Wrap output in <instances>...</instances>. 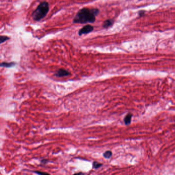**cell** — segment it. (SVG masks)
<instances>
[{
	"label": "cell",
	"mask_w": 175,
	"mask_h": 175,
	"mask_svg": "<svg viewBox=\"0 0 175 175\" xmlns=\"http://www.w3.org/2000/svg\"><path fill=\"white\" fill-rule=\"evenodd\" d=\"M113 24H114V21L112 20H106L104 22L103 24V27L104 28L107 29L111 27Z\"/></svg>",
	"instance_id": "cell-5"
},
{
	"label": "cell",
	"mask_w": 175,
	"mask_h": 175,
	"mask_svg": "<svg viewBox=\"0 0 175 175\" xmlns=\"http://www.w3.org/2000/svg\"><path fill=\"white\" fill-rule=\"evenodd\" d=\"M112 156V152L110 151H105L103 154L104 157L106 159H109Z\"/></svg>",
	"instance_id": "cell-8"
},
{
	"label": "cell",
	"mask_w": 175,
	"mask_h": 175,
	"mask_svg": "<svg viewBox=\"0 0 175 175\" xmlns=\"http://www.w3.org/2000/svg\"><path fill=\"white\" fill-rule=\"evenodd\" d=\"M99 13V10L97 8H83L78 11L73 19V23H93L96 21V16Z\"/></svg>",
	"instance_id": "cell-1"
},
{
	"label": "cell",
	"mask_w": 175,
	"mask_h": 175,
	"mask_svg": "<svg viewBox=\"0 0 175 175\" xmlns=\"http://www.w3.org/2000/svg\"><path fill=\"white\" fill-rule=\"evenodd\" d=\"M9 37H8L7 36H1L0 37V43L2 44L4 42H5L6 41L8 40H9Z\"/></svg>",
	"instance_id": "cell-9"
},
{
	"label": "cell",
	"mask_w": 175,
	"mask_h": 175,
	"mask_svg": "<svg viewBox=\"0 0 175 175\" xmlns=\"http://www.w3.org/2000/svg\"><path fill=\"white\" fill-rule=\"evenodd\" d=\"M94 28L93 26L88 24V25L84 26V27H83L82 28L80 29L79 31L78 34H79V36L88 34V33H90L93 32V30H94Z\"/></svg>",
	"instance_id": "cell-3"
},
{
	"label": "cell",
	"mask_w": 175,
	"mask_h": 175,
	"mask_svg": "<svg viewBox=\"0 0 175 175\" xmlns=\"http://www.w3.org/2000/svg\"><path fill=\"white\" fill-rule=\"evenodd\" d=\"M34 172L37 174H47L46 173L39 172Z\"/></svg>",
	"instance_id": "cell-12"
},
{
	"label": "cell",
	"mask_w": 175,
	"mask_h": 175,
	"mask_svg": "<svg viewBox=\"0 0 175 175\" xmlns=\"http://www.w3.org/2000/svg\"><path fill=\"white\" fill-rule=\"evenodd\" d=\"M145 11H140L139 12V15L140 17L143 16V15H145Z\"/></svg>",
	"instance_id": "cell-11"
},
{
	"label": "cell",
	"mask_w": 175,
	"mask_h": 175,
	"mask_svg": "<svg viewBox=\"0 0 175 175\" xmlns=\"http://www.w3.org/2000/svg\"><path fill=\"white\" fill-rule=\"evenodd\" d=\"M15 63H14V62H11V63L2 62L1 64V67H4V68H11L12 66H15Z\"/></svg>",
	"instance_id": "cell-7"
},
{
	"label": "cell",
	"mask_w": 175,
	"mask_h": 175,
	"mask_svg": "<svg viewBox=\"0 0 175 175\" xmlns=\"http://www.w3.org/2000/svg\"><path fill=\"white\" fill-rule=\"evenodd\" d=\"M70 75V72L67 70L63 69H60L57 71L55 75L57 77H63L68 76Z\"/></svg>",
	"instance_id": "cell-4"
},
{
	"label": "cell",
	"mask_w": 175,
	"mask_h": 175,
	"mask_svg": "<svg viewBox=\"0 0 175 175\" xmlns=\"http://www.w3.org/2000/svg\"><path fill=\"white\" fill-rule=\"evenodd\" d=\"M132 116H133V115L131 114H127V115L124 118V122L126 125H127L130 124L131 120H132Z\"/></svg>",
	"instance_id": "cell-6"
},
{
	"label": "cell",
	"mask_w": 175,
	"mask_h": 175,
	"mask_svg": "<svg viewBox=\"0 0 175 175\" xmlns=\"http://www.w3.org/2000/svg\"><path fill=\"white\" fill-rule=\"evenodd\" d=\"M102 164L98 163L97 162H94V163H93V168H95V169L99 168H100L101 166H102Z\"/></svg>",
	"instance_id": "cell-10"
},
{
	"label": "cell",
	"mask_w": 175,
	"mask_h": 175,
	"mask_svg": "<svg viewBox=\"0 0 175 175\" xmlns=\"http://www.w3.org/2000/svg\"><path fill=\"white\" fill-rule=\"evenodd\" d=\"M49 4L47 2H42L38 5L33 14L32 18L33 20L40 21L46 16L49 11Z\"/></svg>",
	"instance_id": "cell-2"
}]
</instances>
